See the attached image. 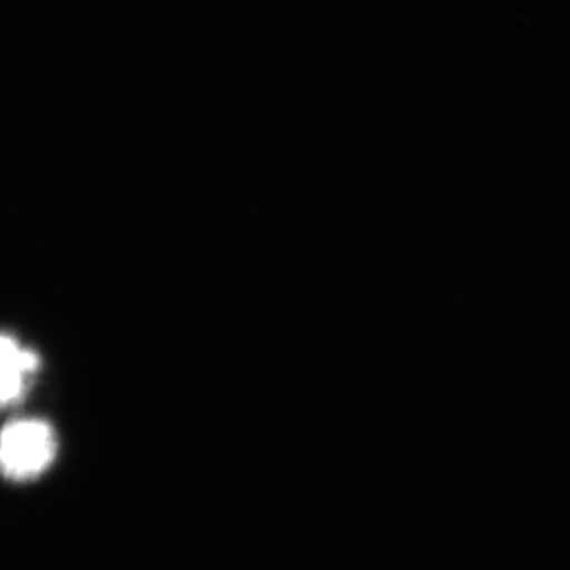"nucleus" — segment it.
Here are the masks:
<instances>
[{"label": "nucleus", "instance_id": "f257e3e1", "mask_svg": "<svg viewBox=\"0 0 570 570\" xmlns=\"http://www.w3.org/2000/svg\"><path fill=\"white\" fill-rule=\"evenodd\" d=\"M58 452L52 426L41 420H17L2 432V469L17 482L32 480L49 468Z\"/></svg>", "mask_w": 570, "mask_h": 570}, {"label": "nucleus", "instance_id": "f03ea898", "mask_svg": "<svg viewBox=\"0 0 570 570\" xmlns=\"http://www.w3.org/2000/svg\"><path fill=\"white\" fill-rule=\"evenodd\" d=\"M38 370V358L22 350L11 336L2 338V403L17 404L27 392L32 373Z\"/></svg>", "mask_w": 570, "mask_h": 570}]
</instances>
